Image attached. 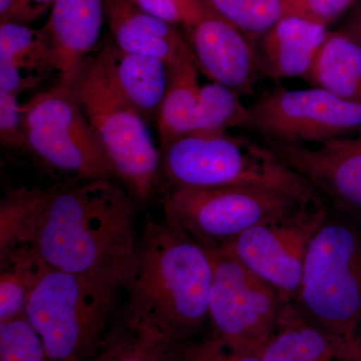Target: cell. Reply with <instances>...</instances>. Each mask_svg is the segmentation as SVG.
Returning <instances> with one entry per match:
<instances>
[{"label": "cell", "mask_w": 361, "mask_h": 361, "mask_svg": "<svg viewBox=\"0 0 361 361\" xmlns=\"http://www.w3.org/2000/svg\"><path fill=\"white\" fill-rule=\"evenodd\" d=\"M137 202L111 179L13 190L0 202V252L32 246L52 269L132 278Z\"/></svg>", "instance_id": "6da1fadb"}, {"label": "cell", "mask_w": 361, "mask_h": 361, "mask_svg": "<svg viewBox=\"0 0 361 361\" xmlns=\"http://www.w3.org/2000/svg\"><path fill=\"white\" fill-rule=\"evenodd\" d=\"M212 275L206 247L164 218L148 216L123 310L179 343L196 338L209 323Z\"/></svg>", "instance_id": "7a4b0ae2"}, {"label": "cell", "mask_w": 361, "mask_h": 361, "mask_svg": "<svg viewBox=\"0 0 361 361\" xmlns=\"http://www.w3.org/2000/svg\"><path fill=\"white\" fill-rule=\"evenodd\" d=\"M130 278L113 273L75 274L49 268L32 292L25 316L51 361H87L116 320Z\"/></svg>", "instance_id": "3957f363"}, {"label": "cell", "mask_w": 361, "mask_h": 361, "mask_svg": "<svg viewBox=\"0 0 361 361\" xmlns=\"http://www.w3.org/2000/svg\"><path fill=\"white\" fill-rule=\"evenodd\" d=\"M160 152L161 180L167 182L168 190L260 187L285 192L305 204L324 202L265 144L248 137L196 132Z\"/></svg>", "instance_id": "277c9868"}, {"label": "cell", "mask_w": 361, "mask_h": 361, "mask_svg": "<svg viewBox=\"0 0 361 361\" xmlns=\"http://www.w3.org/2000/svg\"><path fill=\"white\" fill-rule=\"evenodd\" d=\"M308 322L338 344L361 331V227L329 218L311 241L293 301Z\"/></svg>", "instance_id": "5b68a950"}, {"label": "cell", "mask_w": 361, "mask_h": 361, "mask_svg": "<svg viewBox=\"0 0 361 361\" xmlns=\"http://www.w3.org/2000/svg\"><path fill=\"white\" fill-rule=\"evenodd\" d=\"M68 85L116 179L135 200L148 201L161 182V152L145 118L114 89L97 56L85 59Z\"/></svg>", "instance_id": "8992f818"}, {"label": "cell", "mask_w": 361, "mask_h": 361, "mask_svg": "<svg viewBox=\"0 0 361 361\" xmlns=\"http://www.w3.org/2000/svg\"><path fill=\"white\" fill-rule=\"evenodd\" d=\"M308 205L285 192L260 187L172 189L163 200L164 219L206 248L232 243L243 233Z\"/></svg>", "instance_id": "52a82bcc"}, {"label": "cell", "mask_w": 361, "mask_h": 361, "mask_svg": "<svg viewBox=\"0 0 361 361\" xmlns=\"http://www.w3.org/2000/svg\"><path fill=\"white\" fill-rule=\"evenodd\" d=\"M25 151L75 180L111 179L113 166L68 85L39 92L21 104Z\"/></svg>", "instance_id": "ba28073f"}, {"label": "cell", "mask_w": 361, "mask_h": 361, "mask_svg": "<svg viewBox=\"0 0 361 361\" xmlns=\"http://www.w3.org/2000/svg\"><path fill=\"white\" fill-rule=\"evenodd\" d=\"M207 249L213 267L208 304L211 336L259 355L289 302L228 247Z\"/></svg>", "instance_id": "9c48e42d"}, {"label": "cell", "mask_w": 361, "mask_h": 361, "mask_svg": "<svg viewBox=\"0 0 361 361\" xmlns=\"http://www.w3.org/2000/svg\"><path fill=\"white\" fill-rule=\"evenodd\" d=\"M248 129L266 141L320 144L361 132V104L323 90H287L278 87L249 106Z\"/></svg>", "instance_id": "30bf717a"}, {"label": "cell", "mask_w": 361, "mask_h": 361, "mask_svg": "<svg viewBox=\"0 0 361 361\" xmlns=\"http://www.w3.org/2000/svg\"><path fill=\"white\" fill-rule=\"evenodd\" d=\"M329 214L325 202L302 205L284 217L243 233L225 247L288 302H293L311 241Z\"/></svg>", "instance_id": "8fae6325"}, {"label": "cell", "mask_w": 361, "mask_h": 361, "mask_svg": "<svg viewBox=\"0 0 361 361\" xmlns=\"http://www.w3.org/2000/svg\"><path fill=\"white\" fill-rule=\"evenodd\" d=\"M282 163L305 180L323 201L341 213L361 214V132L307 148L265 142Z\"/></svg>", "instance_id": "7c38bea8"}, {"label": "cell", "mask_w": 361, "mask_h": 361, "mask_svg": "<svg viewBox=\"0 0 361 361\" xmlns=\"http://www.w3.org/2000/svg\"><path fill=\"white\" fill-rule=\"evenodd\" d=\"M184 32L199 71L239 94L253 92L262 68L243 32L210 11Z\"/></svg>", "instance_id": "4fadbf2b"}, {"label": "cell", "mask_w": 361, "mask_h": 361, "mask_svg": "<svg viewBox=\"0 0 361 361\" xmlns=\"http://www.w3.org/2000/svg\"><path fill=\"white\" fill-rule=\"evenodd\" d=\"M104 0H54L44 26L51 44L52 65L68 85L101 39Z\"/></svg>", "instance_id": "5bb4252c"}, {"label": "cell", "mask_w": 361, "mask_h": 361, "mask_svg": "<svg viewBox=\"0 0 361 361\" xmlns=\"http://www.w3.org/2000/svg\"><path fill=\"white\" fill-rule=\"evenodd\" d=\"M110 37L123 51L160 59L169 68L194 58L177 26L152 16L130 0H104Z\"/></svg>", "instance_id": "9a60e30c"}, {"label": "cell", "mask_w": 361, "mask_h": 361, "mask_svg": "<svg viewBox=\"0 0 361 361\" xmlns=\"http://www.w3.org/2000/svg\"><path fill=\"white\" fill-rule=\"evenodd\" d=\"M114 89L145 118L157 121L170 82V70L160 59L123 51L111 37L97 54Z\"/></svg>", "instance_id": "2e32d148"}, {"label": "cell", "mask_w": 361, "mask_h": 361, "mask_svg": "<svg viewBox=\"0 0 361 361\" xmlns=\"http://www.w3.org/2000/svg\"><path fill=\"white\" fill-rule=\"evenodd\" d=\"M329 32L326 26L299 16H286L258 42L262 73L275 80L307 78Z\"/></svg>", "instance_id": "e0dca14e"}, {"label": "cell", "mask_w": 361, "mask_h": 361, "mask_svg": "<svg viewBox=\"0 0 361 361\" xmlns=\"http://www.w3.org/2000/svg\"><path fill=\"white\" fill-rule=\"evenodd\" d=\"M179 344L149 320L123 310L92 361H175Z\"/></svg>", "instance_id": "ac0fdd59"}, {"label": "cell", "mask_w": 361, "mask_h": 361, "mask_svg": "<svg viewBox=\"0 0 361 361\" xmlns=\"http://www.w3.org/2000/svg\"><path fill=\"white\" fill-rule=\"evenodd\" d=\"M259 356L262 361H349L334 339L308 322L294 302L284 308L276 331Z\"/></svg>", "instance_id": "d6986e66"}, {"label": "cell", "mask_w": 361, "mask_h": 361, "mask_svg": "<svg viewBox=\"0 0 361 361\" xmlns=\"http://www.w3.org/2000/svg\"><path fill=\"white\" fill-rule=\"evenodd\" d=\"M170 70V82L157 118L161 148L197 130L201 104V87L194 58Z\"/></svg>", "instance_id": "ffe728a7"}, {"label": "cell", "mask_w": 361, "mask_h": 361, "mask_svg": "<svg viewBox=\"0 0 361 361\" xmlns=\"http://www.w3.org/2000/svg\"><path fill=\"white\" fill-rule=\"evenodd\" d=\"M307 78L317 87L361 104V45L341 30H330Z\"/></svg>", "instance_id": "44dd1931"}, {"label": "cell", "mask_w": 361, "mask_h": 361, "mask_svg": "<svg viewBox=\"0 0 361 361\" xmlns=\"http://www.w3.org/2000/svg\"><path fill=\"white\" fill-rule=\"evenodd\" d=\"M49 268L32 246L0 252V322L25 315L32 292Z\"/></svg>", "instance_id": "7402d4cb"}, {"label": "cell", "mask_w": 361, "mask_h": 361, "mask_svg": "<svg viewBox=\"0 0 361 361\" xmlns=\"http://www.w3.org/2000/svg\"><path fill=\"white\" fill-rule=\"evenodd\" d=\"M0 61L11 63L28 75H44L54 71L51 44L44 27L0 23Z\"/></svg>", "instance_id": "603a6c76"}, {"label": "cell", "mask_w": 361, "mask_h": 361, "mask_svg": "<svg viewBox=\"0 0 361 361\" xmlns=\"http://www.w3.org/2000/svg\"><path fill=\"white\" fill-rule=\"evenodd\" d=\"M209 11L231 23L257 47L280 20L292 16L286 0H202Z\"/></svg>", "instance_id": "cb8c5ba5"}, {"label": "cell", "mask_w": 361, "mask_h": 361, "mask_svg": "<svg viewBox=\"0 0 361 361\" xmlns=\"http://www.w3.org/2000/svg\"><path fill=\"white\" fill-rule=\"evenodd\" d=\"M250 121L249 108L242 103L238 92L215 82L202 85L196 132L227 133L234 128L248 129Z\"/></svg>", "instance_id": "d4e9b609"}, {"label": "cell", "mask_w": 361, "mask_h": 361, "mask_svg": "<svg viewBox=\"0 0 361 361\" xmlns=\"http://www.w3.org/2000/svg\"><path fill=\"white\" fill-rule=\"evenodd\" d=\"M0 361H51L39 334L25 315L0 322Z\"/></svg>", "instance_id": "484cf974"}, {"label": "cell", "mask_w": 361, "mask_h": 361, "mask_svg": "<svg viewBox=\"0 0 361 361\" xmlns=\"http://www.w3.org/2000/svg\"><path fill=\"white\" fill-rule=\"evenodd\" d=\"M175 361H262L255 353L228 345L215 336L196 337L180 342Z\"/></svg>", "instance_id": "4316f807"}, {"label": "cell", "mask_w": 361, "mask_h": 361, "mask_svg": "<svg viewBox=\"0 0 361 361\" xmlns=\"http://www.w3.org/2000/svg\"><path fill=\"white\" fill-rule=\"evenodd\" d=\"M135 6L152 16L183 30L200 20L209 9L202 0H130Z\"/></svg>", "instance_id": "83f0119b"}, {"label": "cell", "mask_w": 361, "mask_h": 361, "mask_svg": "<svg viewBox=\"0 0 361 361\" xmlns=\"http://www.w3.org/2000/svg\"><path fill=\"white\" fill-rule=\"evenodd\" d=\"M291 14L318 25L326 26L336 23L360 0H286Z\"/></svg>", "instance_id": "f1b7e54d"}, {"label": "cell", "mask_w": 361, "mask_h": 361, "mask_svg": "<svg viewBox=\"0 0 361 361\" xmlns=\"http://www.w3.org/2000/svg\"><path fill=\"white\" fill-rule=\"evenodd\" d=\"M18 97L0 90V142L4 148L25 151L23 111Z\"/></svg>", "instance_id": "f546056e"}, {"label": "cell", "mask_w": 361, "mask_h": 361, "mask_svg": "<svg viewBox=\"0 0 361 361\" xmlns=\"http://www.w3.org/2000/svg\"><path fill=\"white\" fill-rule=\"evenodd\" d=\"M44 13V9L30 0H0V23L28 25L39 20Z\"/></svg>", "instance_id": "4dcf8cb0"}, {"label": "cell", "mask_w": 361, "mask_h": 361, "mask_svg": "<svg viewBox=\"0 0 361 361\" xmlns=\"http://www.w3.org/2000/svg\"><path fill=\"white\" fill-rule=\"evenodd\" d=\"M339 30L361 45V0L353 6L348 20Z\"/></svg>", "instance_id": "1f68e13d"}, {"label": "cell", "mask_w": 361, "mask_h": 361, "mask_svg": "<svg viewBox=\"0 0 361 361\" xmlns=\"http://www.w3.org/2000/svg\"><path fill=\"white\" fill-rule=\"evenodd\" d=\"M338 344V343H337ZM341 355L349 361H361V332L348 343L338 344Z\"/></svg>", "instance_id": "d6a6232c"}, {"label": "cell", "mask_w": 361, "mask_h": 361, "mask_svg": "<svg viewBox=\"0 0 361 361\" xmlns=\"http://www.w3.org/2000/svg\"><path fill=\"white\" fill-rule=\"evenodd\" d=\"M32 4H35V6L39 7V8L44 9V11H47L49 6H52L54 0H30Z\"/></svg>", "instance_id": "836d02e7"}, {"label": "cell", "mask_w": 361, "mask_h": 361, "mask_svg": "<svg viewBox=\"0 0 361 361\" xmlns=\"http://www.w3.org/2000/svg\"><path fill=\"white\" fill-rule=\"evenodd\" d=\"M360 332H361V331H360Z\"/></svg>", "instance_id": "e575fe53"}]
</instances>
